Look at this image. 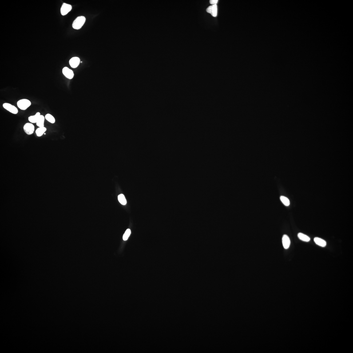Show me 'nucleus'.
Masks as SVG:
<instances>
[{
	"instance_id": "8",
	"label": "nucleus",
	"mask_w": 353,
	"mask_h": 353,
	"mask_svg": "<svg viewBox=\"0 0 353 353\" xmlns=\"http://www.w3.org/2000/svg\"><path fill=\"white\" fill-rule=\"evenodd\" d=\"M282 243L285 249H287L289 248L291 243L290 240L287 235H283L282 237Z\"/></svg>"
},
{
	"instance_id": "20",
	"label": "nucleus",
	"mask_w": 353,
	"mask_h": 353,
	"mask_svg": "<svg viewBox=\"0 0 353 353\" xmlns=\"http://www.w3.org/2000/svg\"><path fill=\"white\" fill-rule=\"evenodd\" d=\"M45 134H46V133H45L44 134V135H45Z\"/></svg>"
},
{
	"instance_id": "14",
	"label": "nucleus",
	"mask_w": 353,
	"mask_h": 353,
	"mask_svg": "<svg viewBox=\"0 0 353 353\" xmlns=\"http://www.w3.org/2000/svg\"><path fill=\"white\" fill-rule=\"evenodd\" d=\"M298 236L299 239L303 241L308 242L310 240V238L308 236L303 233H299Z\"/></svg>"
},
{
	"instance_id": "13",
	"label": "nucleus",
	"mask_w": 353,
	"mask_h": 353,
	"mask_svg": "<svg viewBox=\"0 0 353 353\" xmlns=\"http://www.w3.org/2000/svg\"><path fill=\"white\" fill-rule=\"evenodd\" d=\"M45 117L42 115H41L38 119V120L36 123V124L37 126L39 127H44V123H45Z\"/></svg>"
},
{
	"instance_id": "15",
	"label": "nucleus",
	"mask_w": 353,
	"mask_h": 353,
	"mask_svg": "<svg viewBox=\"0 0 353 353\" xmlns=\"http://www.w3.org/2000/svg\"><path fill=\"white\" fill-rule=\"evenodd\" d=\"M45 118L47 121L51 124H54L55 122V119L53 116L49 113L45 115Z\"/></svg>"
},
{
	"instance_id": "9",
	"label": "nucleus",
	"mask_w": 353,
	"mask_h": 353,
	"mask_svg": "<svg viewBox=\"0 0 353 353\" xmlns=\"http://www.w3.org/2000/svg\"><path fill=\"white\" fill-rule=\"evenodd\" d=\"M80 60L79 58L77 57H74L70 59L69 61V64L70 66L73 68H75L78 66L80 63Z\"/></svg>"
},
{
	"instance_id": "7",
	"label": "nucleus",
	"mask_w": 353,
	"mask_h": 353,
	"mask_svg": "<svg viewBox=\"0 0 353 353\" xmlns=\"http://www.w3.org/2000/svg\"><path fill=\"white\" fill-rule=\"evenodd\" d=\"M207 13L211 14L213 17L217 16V5H214L209 7L206 9Z\"/></svg>"
},
{
	"instance_id": "19",
	"label": "nucleus",
	"mask_w": 353,
	"mask_h": 353,
	"mask_svg": "<svg viewBox=\"0 0 353 353\" xmlns=\"http://www.w3.org/2000/svg\"><path fill=\"white\" fill-rule=\"evenodd\" d=\"M218 1H218V0H211L210 1V3L212 5H216V4L218 2Z\"/></svg>"
},
{
	"instance_id": "18",
	"label": "nucleus",
	"mask_w": 353,
	"mask_h": 353,
	"mask_svg": "<svg viewBox=\"0 0 353 353\" xmlns=\"http://www.w3.org/2000/svg\"><path fill=\"white\" fill-rule=\"evenodd\" d=\"M131 234V231L129 229H128L126 231L125 233H124L123 236V240L124 241H126L129 237Z\"/></svg>"
},
{
	"instance_id": "12",
	"label": "nucleus",
	"mask_w": 353,
	"mask_h": 353,
	"mask_svg": "<svg viewBox=\"0 0 353 353\" xmlns=\"http://www.w3.org/2000/svg\"><path fill=\"white\" fill-rule=\"evenodd\" d=\"M46 128L45 127H39L35 131L37 137H41L46 131Z\"/></svg>"
},
{
	"instance_id": "1",
	"label": "nucleus",
	"mask_w": 353,
	"mask_h": 353,
	"mask_svg": "<svg viewBox=\"0 0 353 353\" xmlns=\"http://www.w3.org/2000/svg\"><path fill=\"white\" fill-rule=\"evenodd\" d=\"M86 18L83 16L77 17L73 21L72 27L74 29H79L81 28L85 24Z\"/></svg>"
},
{
	"instance_id": "5",
	"label": "nucleus",
	"mask_w": 353,
	"mask_h": 353,
	"mask_svg": "<svg viewBox=\"0 0 353 353\" xmlns=\"http://www.w3.org/2000/svg\"><path fill=\"white\" fill-rule=\"evenodd\" d=\"M72 8L71 5L69 4L64 3L61 7V14L63 15H65L71 11Z\"/></svg>"
},
{
	"instance_id": "11",
	"label": "nucleus",
	"mask_w": 353,
	"mask_h": 353,
	"mask_svg": "<svg viewBox=\"0 0 353 353\" xmlns=\"http://www.w3.org/2000/svg\"><path fill=\"white\" fill-rule=\"evenodd\" d=\"M41 115L40 113L38 112H37L34 115L29 116L28 117L29 121L32 123H36Z\"/></svg>"
},
{
	"instance_id": "10",
	"label": "nucleus",
	"mask_w": 353,
	"mask_h": 353,
	"mask_svg": "<svg viewBox=\"0 0 353 353\" xmlns=\"http://www.w3.org/2000/svg\"><path fill=\"white\" fill-rule=\"evenodd\" d=\"M314 241L315 244L321 247H324L327 245L325 241L320 238L316 237L314 238Z\"/></svg>"
},
{
	"instance_id": "4",
	"label": "nucleus",
	"mask_w": 353,
	"mask_h": 353,
	"mask_svg": "<svg viewBox=\"0 0 353 353\" xmlns=\"http://www.w3.org/2000/svg\"><path fill=\"white\" fill-rule=\"evenodd\" d=\"M3 107L6 110L13 114H17L18 113V111L17 108L9 103H4L3 104Z\"/></svg>"
},
{
	"instance_id": "6",
	"label": "nucleus",
	"mask_w": 353,
	"mask_h": 353,
	"mask_svg": "<svg viewBox=\"0 0 353 353\" xmlns=\"http://www.w3.org/2000/svg\"><path fill=\"white\" fill-rule=\"evenodd\" d=\"M62 72L64 75L67 78L71 79L74 76V74L72 70L69 69V68L65 67L63 69Z\"/></svg>"
},
{
	"instance_id": "2",
	"label": "nucleus",
	"mask_w": 353,
	"mask_h": 353,
	"mask_svg": "<svg viewBox=\"0 0 353 353\" xmlns=\"http://www.w3.org/2000/svg\"><path fill=\"white\" fill-rule=\"evenodd\" d=\"M17 106L22 110H26L31 105V102L29 100L22 99L19 100L17 103Z\"/></svg>"
},
{
	"instance_id": "16",
	"label": "nucleus",
	"mask_w": 353,
	"mask_h": 353,
	"mask_svg": "<svg viewBox=\"0 0 353 353\" xmlns=\"http://www.w3.org/2000/svg\"><path fill=\"white\" fill-rule=\"evenodd\" d=\"M118 200L120 203L123 205H125L127 204V201L126 199L125 196L123 194H121L118 195Z\"/></svg>"
},
{
	"instance_id": "17",
	"label": "nucleus",
	"mask_w": 353,
	"mask_h": 353,
	"mask_svg": "<svg viewBox=\"0 0 353 353\" xmlns=\"http://www.w3.org/2000/svg\"><path fill=\"white\" fill-rule=\"evenodd\" d=\"M280 200L284 205L288 206L290 205V203L289 200L287 197L283 196L280 197Z\"/></svg>"
},
{
	"instance_id": "3",
	"label": "nucleus",
	"mask_w": 353,
	"mask_h": 353,
	"mask_svg": "<svg viewBox=\"0 0 353 353\" xmlns=\"http://www.w3.org/2000/svg\"><path fill=\"white\" fill-rule=\"evenodd\" d=\"M23 130L27 134L31 135L33 134L35 131V127L33 123H27L24 126Z\"/></svg>"
}]
</instances>
